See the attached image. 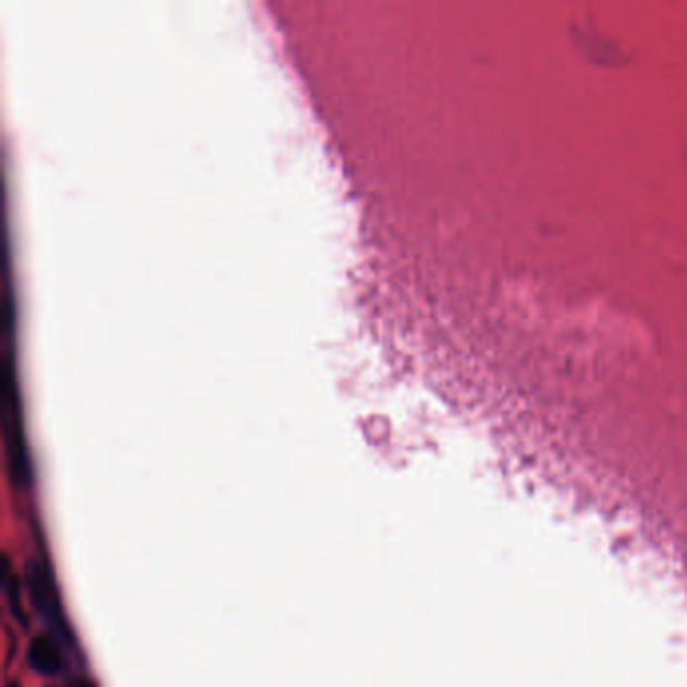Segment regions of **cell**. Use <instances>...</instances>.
I'll return each mask as SVG.
<instances>
[{"instance_id":"6da1fadb","label":"cell","mask_w":687,"mask_h":687,"mask_svg":"<svg viewBox=\"0 0 687 687\" xmlns=\"http://www.w3.org/2000/svg\"><path fill=\"white\" fill-rule=\"evenodd\" d=\"M27 587L33 605L41 615L45 625L53 631L59 643H71V631L61 609V599L54 585L53 575L42 561H30L27 565Z\"/></svg>"},{"instance_id":"3957f363","label":"cell","mask_w":687,"mask_h":687,"mask_svg":"<svg viewBox=\"0 0 687 687\" xmlns=\"http://www.w3.org/2000/svg\"><path fill=\"white\" fill-rule=\"evenodd\" d=\"M2 587H4V593L7 599L11 603V611H13L14 617L25 623V613H23V606H21V589H19V579L11 568L9 559L4 561V571H2Z\"/></svg>"},{"instance_id":"7a4b0ae2","label":"cell","mask_w":687,"mask_h":687,"mask_svg":"<svg viewBox=\"0 0 687 687\" xmlns=\"http://www.w3.org/2000/svg\"><path fill=\"white\" fill-rule=\"evenodd\" d=\"M28 661L37 674H61L63 653H61V643L57 641V637H49V635L35 637L28 647Z\"/></svg>"},{"instance_id":"5b68a950","label":"cell","mask_w":687,"mask_h":687,"mask_svg":"<svg viewBox=\"0 0 687 687\" xmlns=\"http://www.w3.org/2000/svg\"><path fill=\"white\" fill-rule=\"evenodd\" d=\"M9 687H21L19 684H9Z\"/></svg>"},{"instance_id":"277c9868","label":"cell","mask_w":687,"mask_h":687,"mask_svg":"<svg viewBox=\"0 0 687 687\" xmlns=\"http://www.w3.org/2000/svg\"><path fill=\"white\" fill-rule=\"evenodd\" d=\"M68 687H91V684L85 682V679H73Z\"/></svg>"}]
</instances>
